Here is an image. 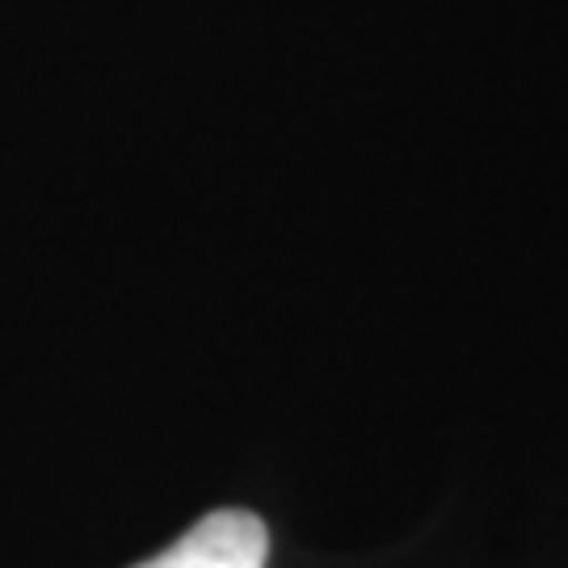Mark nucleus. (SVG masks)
Instances as JSON below:
<instances>
[{"mask_svg":"<svg viewBox=\"0 0 568 568\" xmlns=\"http://www.w3.org/2000/svg\"><path fill=\"white\" fill-rule=\"evenodd\" d=\"M265 551H270V535L257 514L220 509L185 530L173 548L135 568H265Z\"/></svg>","mask_w":568,"mask_h":568,"instance_id":"nucleus-1","label":"nucleus"}]
</instances>
